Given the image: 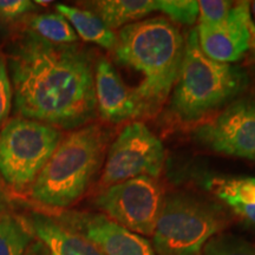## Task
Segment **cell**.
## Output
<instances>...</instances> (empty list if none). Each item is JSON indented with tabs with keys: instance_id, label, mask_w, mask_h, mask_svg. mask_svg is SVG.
<instances>
[{
	"instance_id": "ac0fdd59",
	"label": "cell",
	"mask_w": 255,
	"mask_h": 255,
	"mask_svg": "<svg viewBox=\"0 0 255 255\" xmlns=\"http://www.w3.org/2000/svg\"><path fill=\"white\" fill-rule=\"evenodd\" d=\"M28 30L53 44H75L78 36L68 19L62 14L49 13L33 14L27 19Z\"/></svg>"
},
{
	"instance_id": "277c9868",
	"label": "cell",
	"mask_w": 255,
	"mask_h": 255,
	"mask_svg": "<svg viewBox=\"0 0 255 255\" xmlns=\"http://www.w3.org/2000/svg\"><path fill=\"white\" fill-rule=\"evenodd\" d=\"M248 83L241 68L209 59L193 28L187 36L182 64L170 92V110L182 122H197L237 100Z\"/></svg>"
},
{
	"instance_id": "44dd1931",
	"label": "cell",
	"mask_w": 255,
	"mask_h": 255,
	"mask_svg": "<svg viewBox=\"0 0 255 255\" xmlns=\"http://www.w3.org/2000/svg\"><path fill=\"white\" fill-rule=\"evenodd\" d=\"M37 8L34 1L28 0H0V28L27 21Z\"/></svg>"
},
{
	"instance_id": "d6986e66",
	"label": "cell",
	"mask_w": 255,
	"mask_h": 255,
	"mask_svg": "<svg viewBox=\"0 0 255 255\" xmlns=\"http://www.w3.org/2000/svg\"><path fill=\"white\" fill-rule=\"evenodd\" d=\"M201 255H255V244L229 233H219L207 242Z\"/></svg>"
},
{
	"instance_id": "d4e9b609",
	"label": "cell",
	"mask_w": 255,
	"mask_h": 255,
	"mask_svg": "<svg viewBox=\"0 0 255 255\" xmlns=\"http://www.w3.org/2000/svg\"><path fill=\"white\" fill-rule=\"evenodd\" d=\"M250 50L252 51V56L255 59V25L252 28V39H251V47Z\"/></svg>"
},
{
	"instance_id": "3957f363",
	"label": "cell",
	"mask_w": 255,
	"mask_h": 255,
	"mask_svg": "<svg viewBox=\"0 0 255 255\" xmlns=\"http://www.w3.org/2000/svg\"><path fill=\"white\" fill-rule=\"evenodd\" d=\"M109 137L108 130L97 123H89L63 137L28 188L31 199L52 209H65L77 202L102 169Z\"/></svg>"
},
{
	"instance_id": "4316f807",
	"label": "cell",
	"mask_w": 255,
	"mask_h": 255,
	"mask_svg": "<svg viewBox=\"0 0 255 255\" xmlns=\"http://www.w3.org/2000/svg\"><path fill=\"white\" fill-rule=\"evenodd\" d=\"M34 4H36L37 6L40 5V6H47L49 4H51V1H49V0H46V1H43V0H36L34 1Z\"/></svg>"
},
{
	"instance_id": "5bb4252c",
	"label": "cell",
	"mask_w": 255,
	"mask_h": 255,
	"mask_svg": "<svg viewBox=\"0 0 255 255\" xmlns=\"http://www.w3.org/2000/svg\"><path fill=\"white\" fill-rule=\"evenodd\" d=\"M205 187L241 221L255 228V176H210Z\"/></svg>"
},
{
	"instance_id": "9c48e42d",
	"label": "cell",
	"mask_w": 255,
	"mask_h": 255,
	"mask_svg": "<svg viewBox=\"0 0 255 255\" xmlns=\"http://www.w3.org/2000/svg\"><path fill=\"white\" fill-rule=\"evenodd\" d=\"M194 139L208 150L255 162V98L244 97L199 124Z\"/></svg>"
},
{
	"instance_id": "7402d4cb",
	"label": "cell",
	"mask_w": 255,
	"mask_h": 255,
	"mask_svg": "<svg viewBox=\"0 0 255 255\" xmlns=\"http://www.w3.org/2000/svg\"><path fill=\"white\" fill-rule=\"evenodd\" d=\"M13 102V89L9 77L7 58L0 49V129L8 121Z\"/></svg>"
},
{
	"instance_id": "30bf717a",
	"label": "cell",
	"mask_w": 255,
	"mask_h": 255,
	"mask_svg": "<svg viewBox=\"0 0 255 255\" xmlns=\"http://www.w3.org/2000/svg\"><path fill=\"white\" fill-rule=\"evenodd\" d=\"M60 223L79 233L104 255H156L144 237L127 229L100 213L62 212Z\"/></svg>"
},
{
	"instance_id": "52a82bcc",
	"label": "cell",
	"mask_w": 255,
	"mask_h": 255,
	"mask_svg": "<svg viewBox=\"0 0 255 255\" xmlns=\"http://www.w3.org/2000/svg\"><path fill=\"white\" fill-rule=\"evenodd\" d=\"M163 200L164 193L157 178L138 176L101 189L94 206L129 231L151 237Z\"/></svg>"
},
{
	"instance_id": "603a6c76",
	"label": "cell",
	"mask_w": 255,
	"mask_h": 255,
	"mask_svg": "<svg viewBox=\"0 0 255 255\" xmlns=\"http://www.w3.org/2000/svg\"><path fill=\"white\" fill-rule=\"evenodd\" d=\"M199 2V24L215 25L231 13L234 2L227 0H201Z\"/></svg>"
},
{
	"instance_id": "cb8c5ba5",
	"label": "cell",
	"mask_w": 255,
	"mask_h": 255,
	"mask_svg": "<svg viewBox=\"0 0 255 255\" xmlns=\"http://www.w3.org/2000/svg\"><path fill=\"white\" fill-rule=\"evenodd\" d=\"M25 255H47L45 248L43 247V245L39 241H33L31 244V246L28 247V250Z\"/></svg>"
},
{
	"instance_id": "6da1fadb",
	"label": "cell",
	"mask_w": 255,
	"mask_h": 255,
	"mask_svg": "<svg viewBox=\"0 0 255 255\" xmlns=\"http://www.w3.org/2000/svg\"><path fill=\"white\" fill-rule=\"evenodd\" d=\"M14 110L59 130L87 126L97 114L95 62L77 44H53L31 30L8 49Z\"/></svg>"
},
{
	"instance_id": "83f0119b",
	"label": "cell",
	"mask_w": 255,
	"mask_h": 255,
	"mask_svg": "<svg viewBox=\"0 0 255 255\" xmlns=\"http://www.w3.org/2000/svg\"><path fill=\"white\" fill-rule=\"evenodd\" d=\"M251 8H252V12H253L254 17H255V1H252L251 2Z\"/></svg>"
},
{
	"instance_id": "2e32d148",
	"label": "cell",
	"mask_w": 255,
	"mask_h": 255,
	"mask_svg": "<svg viewBox=\"0 0 255 255\" xmlns=\"http://www.w3.org/2000/svg\"><path fill=\"white\" fill-rule=\"evenodd\" d=\"M58 13L68 19L73 30L83 40L94 43L105 50L114 51L117 44V34L105 26V24L87 8L75 7L65 4H57Z\"/></svg>"
},
{
	"instance_id": "8992f818",
	"label": "cell",
	"mask_w": 255,
	"mask_h": 255,
	"mask_svg": "<svg viewBox=\"0 0 255 255\" xmlns=\"http://www.w3.org/2000/svg\"><path fill=\"white\" fill-rule=\"evenodd\" d=\"M63 139L62 130L33 120H9L0 129V178L15 191L31 187Z\"/></svg>"
},
{
	"instance_id": "ba28073f",
	"label": "cell",
	"mask_w": 255,
	"mask_h": 255,
	"mask_svg": "<svg viewBox=\"0 0 255 255\" xmlns=\"http://www.w3.org/2000/svg\"><path fill=\"white\" fill-rule=\"evenodd\" d=\"M164 161V146L158 137L144 123H128L108 149L101 189L138 176L157 178Z\"/></svg>"
},
{
	"instance_id": "ffe728a7",
	"label": "cell",
	"mask_w": 255,
	"mask_h": 255,
	"mask_svg": "<svg viewBox=\"0 0 255 255\" xmlns=\"http://www.w3.org/2000/svg\"><path fill=\"white\" fill-rule=\"evenodd\" d=\"M157 11L171 23L193 25L199 19V2L195 0H157Z\"/></svg>"
},
{
	"instance_id": "9a60e30c",
	"label": "cell",
	"mask_w": 255,
	"mask_h": 255,
	"mask_svg": "<svg viewBox=\"0 0 255 255\" xmlns=\"http://www.w3.org/2000/svg\"><path fill=\"white\" fill-rule=\"evenodd\" d=\"M84 6L115 31L157 11V0H97L84 2Z\"/></svg>"
},
{
	"instance_id": "4fadbf2b",
	"label": "cell",
	"mask_w": 255,
	"mask_h": 255,
	"mask_svg": "<svg viewBox=\"0 0 255 255\" xmlns=\"http://www.w3.org/2000/svg\"><path fill=\"white\" fill-rule=\"evenodd\" d=\"M25 219L47 255H104L92 242L64 226L55 216L32 212Z\"/></svg>"
},
{
	"instance_id": "8fae6325",
	"label": "cell",
	"mask_w": 255,
	"mask_h": 255,
	"mask_svg": "<svg viewBox=\"0 0 255 255\" xmlns=\"http://www.w3.org/2000/svg\"><path fill=\"white\" fill-rule=\"evenodd\" d=\"M254 25L251 15V2H234L231 13L221 23L197 25L199 45L209 59L233 64L250 51Z\"/></svg>"
},
{
	"instance_id": "7c38bea8",
	"label": "cell",
	"mask_w": 255,
	"mask_h": 255,
	"mask_svg": "<svg viewBox=\"0 0 255 255\" xmlns=\"http://www.w3.org/2000/svg\"><path fill=\"white\" fill-rule=\"evenodd\" d=\"M95 96L97 113L105 122L120 124L142 116L127 83L105 57L95 63Z\"/></svg>"
},
{
	"instance_id": "7a4b0ae2",
	"label": "cell",
	"mask_w": 255,
	"mask_h": 255,
	"mask_svg": "<svg viewBox=\"0 0 255 255\" xmlns=\"http://www.w3.org/2000/svg\"><path fill=\"white\" fill-rule=\"evenodd\" d=\"M186 40L163 15L122 27L114 49L116 63L135 73L130 89L142 116L154 114L170 96L182 64Z\"/></svg>"
},
{
	"instance_id": "5b68a950",
	"label": "cell",
	"mask_w": 255,
	"mask_h": 255,
	"mask_svg": "<svg viewBox=\"0 0 255 255\" xmlns=\"http://www.w3.org/2000/svg\"><path fill=\"white\" fill-rule=\"evenodd\" d=\"M225 226L219 206L184 191L170 193L164 195L151 245L156 255H201Z\"/></svg>"
},
{
	"instance_id": "484cf974",
	"label": "cell",
	"mask_w": 255,
	"mask_h": 255,
	"mask_svg": "<svg viewBox=\"0 0 255 255\" xmlns=\"http://www.w3.org/2000/svg\"><path fill=\"white\" fill-rule=\"evenodd\" d=\"M6 207H7V205H6L5 196L2 195L1 190H0V214H1V213L6 212Z\"/></svg>"
},
{
	"instance_id": "e0dca14e",
	"label": "cell",
	"mask_w": 255,
	"mask_h": 255,
	"mask_svg": "<svg viewBox=\"0 0 255 255\" xmlns=\"http://www.w3.org/2000/svg\"><path fill=\"white\" fill-rule=\"evenodd\" d=\"M33 240L26 219L8 212L0 214V255H25Z\"/></svg>"
}]
</instances>
